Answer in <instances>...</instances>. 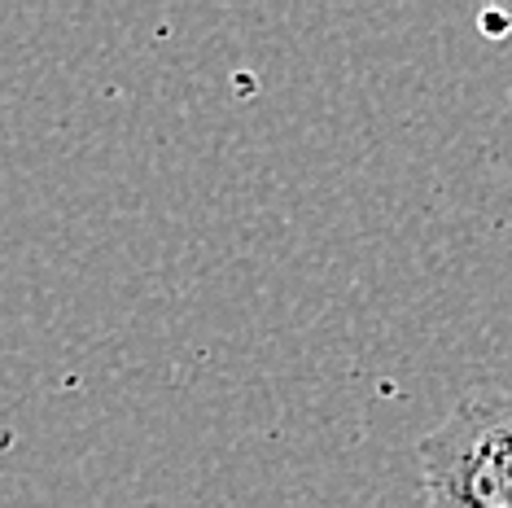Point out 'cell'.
<instances>
[{"label": "cell", "mask_w": 512, "mask_h": 508, "mask_svg": "<svg viewBox=\"0 0 512 508\" xmlns=\"http://www.w3.org/2000/svg\"><path fill=\"white\" fill-rule=\"evenodd\" d=\"M425 508H512V386H473L416 443Z\"/></svg>", "instance_id": "cell-1"}]
</instances>
